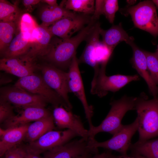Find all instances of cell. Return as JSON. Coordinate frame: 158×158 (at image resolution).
<instances>
[{
  "instance_id": "6da1fadb",
  "label": "cell",
  "mask_w": 158,
  "mask_h": 158,
  "mask_svg": "<svg viewBox=\"0 0 158 158\" xmlns=\"http://www.w3.org/2000/svg\"><path fill=\"white\" fill-rule=\"evenodd\" d=\"M98 21L91 18L90 22L75 36L67 39H51L47 53L44 57L51 65L61 70L69 68L76 49L86 41Z\"/></svg>"
},
{
  "instance_id": "7a4b0ae2",
  "label": "cell",
  "mask_w": 158,
  "mask_h": 158,
  "mask_svg": "<svg viewBox=\"0 0 158 158\" xmlns=\"http://www.w3.org/2000/svg\"><path fill=\"white\" fill-rule=\"evenodd\" d=\"M135 110L138 121V141L142 142L158 136V96L151 99L142 93L136 101Z\"/></svg>"
},
{
  "instance_id": "3957f363",
  "label": "cell",
  "mask_w": 158,
  "mask_h": 158,
  "mask_svg": "<svg viewBox=\"0 0 158 158\" xmlns=\"http://www.w3.org/2000/svg\"><path fill=\"white\" fill-rule=\"evenodd\" d=\"M137 98L124 95L119 99L112 100L111 108L102 123L88 130V138H94L97 134L102 132H107L113 135L118 132L123 126L121 121L126 113L135 109Z\"/></svg>"
},
{
  "instance_id": "277c9868",
  "label": "cell",
  "mask_w": 158,
  "mask_h": 158,
  "mask_svg": "<svg viewBox=\"0 0 158 158\" xmlns=\"http://www.w3.org/2000/svg\"><path fill=\"white\" fill-rule=\"evenodd\" d=\"M100 24L98 21L85 41L86 44L78 59L79 63H86L92 67L94 71L106 66L113 51L109 48L99 40Z\"/></svg>"
},
{
  "instance_id": "5b68a950",
  "label": "cell",
  "mask_w": 158,
  "mask_h": 158,
  "mask_svg": "<svg viewBox=\"0 0 158 158\" xmlns=\"http://www.w3.org/2000/svg\"><path fill=\"white\" fill-rule=\"evenodd\" d=\"M106 68V66H103L94 71L91 83V93L99 97L105 96L110 91L115 92L130 82L140 79L138 74L107 76L105 73Z\"/></svg>"
},
{
  "instance_id": "8992f818",
  "label": "cell",
  "mask_w": 158,
  "mask_h": 158,
  "mask_svg": "<svg viewBox=\"0 0 158 158\" xmlns=\"http://www.w3.org/2000/svg\"><path fill=\"white\" fill-rule=\"evenodd\" d=\"M135 26L148 32L154 37L158 36V17L156 7L152 1L145 0L128 7Z\"/></svg>"
},
{
  "instance_id": "52a82bcc",
  "label": "cell",
  "mask_w": 158,
  "mask_h": 158,
  "mask_svg": "<svg viewBox=\"0 0 158 158\" xmlns=\"http://www.w3.org/2000/svg\"><path fill=\"white\" fill-rule=\"evenodd\" d=\"M44 98L54 108L62 106L71 111L63 99L46 83L42 77L35 73L20 78L14 85Z\"/></svg>"
},
{
  "instance_id": "ba28073f",
  "label": "cell",
  "mask_w": 158,
  "mask_h": 158,
  "mask_svg": "<svg viewBox=\"0 0 158 158\" xmlns=\"http://www.w3.org/2000/svg\"><path fill=\"white\" fill-rule=\"evenodd\" d=\"M138 122L136 118L131 123L123 125L118 132L108 140L99 142L95 138H89L88 146L91 148L102 147L115 150L120 153L123 157L126 156L127 152L131 144V138L138 130Z\"/></svg>"
},
{
  "instance_id": "9c48e42d",
  "label": "cell",
  "mask_w": 158,
  "mask_h": 158,
  "mask_svg": "<svg viewBox=\"0 0 158 158\" xmlns=\"http://www.w3.org/2000/svg\"><path fill=\"white\" fill-rule=\"evenodd\" d=\"M40 69L42 77L46 83L59 95L71 110L72 106L68 96L70 92L68 84V72L51 64L42 65L40 67Z\"/></svg>"
},
{
  "instance_id": "30bf717a",
  "label": "cell",
  "mask_w": 158,
  "mask_h": 158,
  "mask_svg": "<svg viewBox=\"0 0 158 158\" xmlns=\"http://www.w3.org/2000/svg\"><path fill=\"white\" fill-rule=\"evenodd\" d=\"M0 98L17 107H45L47 103L41 97L29 93L20 87L14 85L0 89Z\"/></svg>"
},
{
  "instance_id": "8fae6325",
  "label": "cell",
  "mask_w": 158,
  "mask_h": 158,
  "mask_svg": "<svg viewBox=\"0 0 158 158\" xmlns=\"http://www.w3.org/2000/svg\"><path fill=\"white\" fill-rule=\"evenodd\" d=\"M76 55L73 58L68 72V87L70 92L73 93L83 105L90 128L94 126L92 122L93 109L92 106L89 104L87 101L79 68L78 59Z\"/></svg>"
},
{
  "instance_id": "7c38bea8",
  "label": "cell",
  "mask_w": 158,
  "mask_h": 158,
  "mask_svg": "<svg viewBox=\"0 0 158 158\" xmlns=\"http://www.w3.org/2000/svg\"><path fill=\"white\" fill-rule=\"evenodd\" d=\"M83 13H76L74 16L61 18L50 27L48 29L53 36L62 39L71 37L76 32H79L90 22L91 16Z\"/></svg>"
},
{
  "instance_id": "4fadbf2b",
  "label": "cell",
  "mask_w": 158,
  "mask_h": 158,
  "mask_svg": "<svg viewBox=\"0 0 158 158\" xmlns=\"http://www.w3.org/2000/svg\"><path fill=\"white\" fill-rule=\"evenodd\" d=\"M78 136L76 133L70 129L61 131L53 130L26 145L30 149L41 154L63 145Z\"/></svg>"
},
{
  "instance_id": "5bb4252c",
  "label": "cell",
  "mask_w": 158,
  "mask_h": 158,
  "mask_svg": "<svg viewBox=\"0 0 158 158\" xmlns=\"http://www.w3.org/2000/svg\"><path fill=\"white\" fill-rule=\"evenodd\" d=\"M88 139L81 138L44 152V158H76L87 153H95V150L88 146Z\"/></svg>"
},
{
  "instance_id": "9a60e30c",
  "label": "cell",
  "mask_w": 158,
  "mask_h": 158,
  "mask_svg": "<svg viewBox=\"0 0 158 158\" xmlns=\"http://www.w3.org/2000/svg\"><path fill=\"white\" fill-rule=\"evenodd\" d=\"M52 115L54 122L59 128L71 130L81 138H89L88 130L85 128L80 117L71 111L60 106L54 108Z\"/></svg>"
},
{
  "instance_id": "2e32d148",
  "label": "cell",
  "mask_w": 158,
  "mask_h": 158,
  "mask_svg": "<svg viewBox=\"0 0 158 158\" xmlns=\"http://www.w3.org/2000/svg\"><path fill=\"white\" fill-rule=\"evenodd\" d=\"M35 60L25 56L0 60V70L20 78L34 73L37 67Z\"/></svg>"
},
{
  "instance_id": "e0dca14e",
  "label": "cell",
  "mask_w": 158,
  "mask_h": 158,
  "mask_svg": "<svg viewBox=\"0 0 158 158\" xmlns=\"http://www.w3.org/2000/svg\"><path fill=\"white\" fill-rule=\"evenodd\" d=\"M22 109L19 114L15 115L3 123L4 129L28 124L52 114L45 107H29Z\"/></svg>"
},
{
  "instance_id": "ac0fdd59",
  "label": "cell",
  "mask_w": 158,
  "mask_h": 158,
  "mask_svg": "<svg viewBox=\"0 0 158 158\" xmlns=\"http://www.w3.org/2000/svg\"><path fill=\"white\" fill-rule=\"evenodd\" d=\"M130 45L133 51V55L131 59L133 67L145 81L151 95L154 97H157L158 96V87L151 78L143 51L138 48L134 42Z\"/></svg>"
},
{
  "instance_id": "d6986e66",
  "label": "cell",
  "mask_w": 158,
  "mask_h": 158,
  "mask_svg": "<svg viewBox=\"0 0 158 158\" xmlns=\"http://www.w3.org/2000/svg\"><path fill=\"white\" fill-rule=\"evenodd\" d=\"M30 124L7 129H0V156L8 150L20 145L25 139Z\"/></svg>"
},
{
  "instance_id": "ffe728a7",
  "label": "cell",
  "mask_w": 158,
  "mask_h": 158,
  "mask_svg": "<svg viewBox=\"0 0 158 158\" xmlns=\"http://www.w3.org/2000/svg\"><path fill=\"white\" fill-rule=\"evenodd\" d=\"M53 36L48 27L38 25L33 34V38L35 40L32 48L25 55L34 60L37 57L44 56L48 52Z\"/></svg>"
},
{
  "instance_id": "44dd1931",
  "label": "cell",
  "mask_w": 158,
  "mask_h": 158,
  "mask_svg": "<svg viewBox=\"0 0 158 158\" xmlns=\"http://www.w3.org/2000/svg\"><path fill=\"white\" fill-rule=\"evenodd\" d=\"M33 42L26 34L19 30L9 45L0 53L1 58H12L25 55L31 49Z\"/></svg>"
},
{
  "instance_id": "7402d4cb",
  "label": "cell",
  "mask_w": 158,
  "mask_h": 158,
  "mask_svg": "<svg viewBox=\"0 0 158 158\" xmlns=\"http://www.w3.org/2000/svg\"><path fill=\"white\" fill-rule=\"evenodd\" d=\"M99 32L102 37V42L113 51L116 46L121 42L124 41L129 45L134 42L133 38L128 35L122 28L121 23L113 25L107 30H104L101 28Z\"/></svg>"
},
{
  "instance_id": "603a6c76",
  "label": "cell",
  "mask_w": 158,
  "mask_h": 158,
  "mask_svg": "<svg viewBox=\"0 0 158 158\" xmlns=\"http://www.w3.org/2000/svg\"><path fill=\"white\" fill-rule=\"evenodd\" d=\"M52 114L35 121L28 126L25 140L34 142L47 132L55 128Z\"/></svg>"
},
{
  "instance_id": "cb8c5ba5",
  "label": "cell",
  "mask_w": 158,
  "mask_h": 158,
  "mask_svg": "<svg viewBox=\"0 0 158 158\" xmlns=\"http://www.w3.org/2000/svg\"><path fill=\"white\" fill-rule=\"evenodd\" d=\"M76 13L66 9L62 2L60 5L56 6L48 5L43 8L41 11L40 16L42 21L41 25L48 27L61 18L73 16Z\"/></svg>"
},
{
  "instance_id": "d4e9b609",
  "label": "cell",
  "mask_w": 158,
  "mask_h": 158,
  "mask_svg": "<svg viewBox=\"0 0 158 158\" xmlns=\"http://www.w3.org/2000/svg\"><path fill=\"white\" fill-rule=\"evenodd\" d=\"M130 148L134 155L147 158H158V138L131 144Z\"/></svg>"
},
{
  "instance_id": "484cf974",
  "label": "cell",
  "mask_w": 158,
  "mask_h": 158,
  "mask_svg": "<svg viewBox=\"0 0 158 158\" xmlns=\"http://www.w3.org/2000/svg\"><path fill=\"white\" fill-rule=\"evenodd\" d=\"M18 3L14 4L4 0H0V20L5 22H18L24 13Z\"/></svg>"
},
{
  "instance_id": "4316f807",
  "label": "cell",
  "mask_w": 158,
  "mask_h": 158,
  "mask_svg": "<svg viewBox=\"0 0 158 158\" xmlns=\"http://www.w3.org/2000/svg\"><path fill=\"white\" fill-rule=\"evenodd\" d=\"M18 22H0V51L2 53L10 44L18 29Z\"/></svg>"
},
{
  "instance_id": "83f0119b",
  "label": "cell",
  "mask_w": 158,
  "mask_h": 158,
  "mask_svg": "<svg viewBox=\"0 0 158 158\" xmlns=\"http://www.w3.org/2000/svg\"><path fill=\"white\" fill-rule=\"evenodd\" d=\"M95 1L94 0H68L61 2L64 7L68 10L90 15L94 13Z\"/></svg>"
},
{
  "instance_id": "f1b7e54d",
  "label": "cell",
  "mask_w": 158,
  "mask_h": 158,
  "mask_svg": "<svg viewBox=\"0 0 158 158\" xmlns=\"http://www.w3.org/2000/svg\"><path fill=\"white\" fill-rule=\"evenodd\" d=\"M38 26L34 18L28 13H23L20 18L19 23V30L28 35L32 42L33 32Z\"/></svg>"
},
{
  "instance_id": "f546056e",
  "label": "cell",
  "mask_w": 158,
  "mask_h": 158,
  "mask_svg": "<svg viewBox=\"0 0 158 158\" xmlns=\"http://www.w3.org/2000/svg\"><path fill=\"white\" fill-rule=\"evenodd\" d=\"M145 54L147 68L151 78L158 85V57L154 53L143 51Z\"/></svg>"
},
{
  "instance_id": "4dcf8cb0",
  "label": "cell",
  "mask_w": 158,
  "mask_h": 158,
  "mask_svg": "<svg viewBox=\"0 0 158 158\" xmlns=\"http://www.w3.org/2000/svg\"><path fill=\"white\" fill-rule=\"evenodd\" d=\"M118 9V1L117 0H104L103 8V15L109 22L113 23L115 14Z\"/></svg>"
},
{
  "instance_id": "1f68e13d",
  "label": "cell",
  "mask_w": 158,
  "mask_h": 158,
  "mask_svg": "<svg viewBox=\"0 0 158 158\" xmlns=\"http://www.w3.org/2000/svg\"><path fill=\"white\" fill-rule=\"evenodd\" d=\"M13 106L8 101L0 98V123L5 121L15 116Z\"/></svg>"
},
{
  "instance_id": "d6a6232c",
  "label": "cell",
  "mask_w": 158,
  "mask_h": 158,
  "mask_svg": "<svg viewBox=\"0 0 158 158\" xmlns=\"http://www.w3.org/2000/svg\"><path fill=\"white\" fill-rule=\"evenodd\" d=\"M1 157L3 158H25L24 145H19L7 151Z\"/></svg>"
},
{
  "instance_id": "836d02e7",
  "label": "cell",
  "mask_w": 158,
  "mask_h": 158,
  "mask_svg": "<svg viewBox=\"0 0 158 158\" xmlns=\"http://www.w3.org/2000/svg\"><path fill=\"white\" fill-rule=\"evenodd\" d=\"M104 0H96L95 1V10L91 18L97 20L100 16L103 15V8Z\"/></svg>"
},
{
  "instance_id": "e575fe53",
  "label": "cell",
  "mask_w": 158,
  "mask_h": 158,
  "mask_svg": "<svg viewBox=\"0 0 158 158\" xmlns=\"http://www.w3.org/2000/svg\"><path fill=\"white\" fill-rule=\"evenodd\" d=\"M25 152V158H44L39 154L24 145Z\"/></svg>"
},
{
  "instance_id": "d590c367",
  "label": "cell",
  "mask_w": 158,
  "mask_h": 158,
  "mask_svg": "<svg viewBox=\"0 0 158 158\" xmlns=\"http://www.w3.org/2000/svg\"><path fill=\"white\" fill-rule=\"evenodd\" d=\"M41 0H24L23 1V4L28 10L31 9L32 6L39 3Z\"/></svg>"
},
{
  "instance_id": "8d00e7d4",
  "label": "cell",
  "mask_w": 158,
  "mask_h": 158,
  "mask_svg": "<svg viewBox=\"0 0 158 158\" xmlns=\"http://www.w3.org/2000/svg\"><path fill=\"white\" fill-rule=\"evenodd\" d=\"M11 79L5 75H1L0 76V85L6 84L11 81Z\"/></svg>"
},
{
  "instance_id": "74e56055",
  "label": "cell",
  "mask_w": 158,
  "mask_h": 158,
  "mask_svg": "<svg viewBox=\"0 0 158 158\" xmlns=\"http://www.w3.org/2000/svg\"><path fill=\"white\" fill-rule=\"evenodd\" d=\"M41 1L47 4L48 6L51 7H55L59 6L56 0H43Z\"/></svg>"
},
{
  "instance_id": "f35d334b",
  "label": "cell",
  "mask_w": 158,
  "mask_h": 158,
  "mask_svg": "<svg viewBox=\"0 0 158 158\" xmlns=\"http://www.w3.org/2000/svg\"><path fill=\"white\" fill-rule=\"evenodd\" d=\"M110 155L109 153L104 152L100 154L96 155L91 158H109Z\"/></svg>"
},
{
  "instance_id": "ab89813d",
  "label": "cell",
  "mask_w": 158,
  "mask_h": 158,
  "mask_svg": "<svg viewBox=\"0 0 158 158\" xmlns=\"http://www.w3.org/2000/svg\"><path fill=\"white\" fill-rule=\"evenodd\" d=\"M89 153L85 154L78 157L76 158H89Z\"/></svg>"
},
{
  "instance_id": "60d3db41",
  "label": "cell",
  "mask_w": 158,
  "mask_h": 158,
  "mask_svg": "<svg viewBox=\"0 0 158 158\" xmlns=\"http://www.w3.org/2000/svg\"><path fill=\"white\" fill-rule=\"evenodd\" d=\"M134 156L135 158H147L144 157L139 155H134Z\"/></svg>"
},
{
  "instance_id": "b9f144b4",
  "label": "cell",
  "mask_w": 158,
  "mask_h": 158,
  "mask_svg": "<svg viewBox=\"0 0 158 158\" xmlns=\"http://www.w3.org/2000/svg\"><path fill=\"white\" fill-rule=\"evenodd\" d=\"M152 1L154 4L158 7V0H152Z\"/></svg>"
},
{
  "instance_id": "7bdbcfd3",
  "label": "cell",
  "mask_w": 158,
  "mask_h": 158,
  "mask_svg": "<svg viewBox=\"0 0 158 158\" xmlns=\"http://www.w3.org/2000/svg\"><path fill=\"white\" fill-rule=\"evenodd\" d=\"M121 156H116L113 155H112L110 154L109 158H120Z\"/></svg>"
},
{
  "instance_id": "ee69618b",
  "label": "cell",
  "mask_w": 158,
  "mask_h": 158,
  "mask_svg": "<svg viewBox=\"0 0 158 158\" xmlns=\"http://www.w3.org/2000/svg\"><path fill=\"white\" fill-rule=\"evenodd\" d=\"M155 53L158 57V45H157V49Z\"/></svg>"
},
{
  "instance_id": "f6af8a7d",
  "label": "cell",
  "mask_w": 158,
  "mask_h": 158,
  "mask_svg": "<svg viewBox=\"0 0 158 158\" xmlns=\"http://www.w3.org/2000/svg\"><path fill=\"white\" fill-rule=\"evenodd\" d=\"M124 158H130L129 157H126V156H125V157H124Z\"/></svg>"
}]
</instances>
